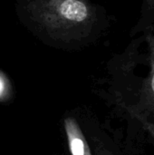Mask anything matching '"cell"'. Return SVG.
<instances>
[{"instance_id":"6da1fadb","label":"cell","mask_w":154,"mask_h":155,"mask_svg":"<svg viewBox=\"0 0 154 155\" xmlns=\"http://www.w3.org/2000/svg\"><path fill=\"white\" fill-rule=\"evenodd\" d=\"M25 10L47 41L66 50L94 43L109 25L105 10L93 0H28Z\"/></svg>"},{"instance_id":"7a4b0ae2","label":"cell","mask_w":154,"mask_h":155,"mask_svg":"<svg viewBox=\"0 0 154 155\" xmlns=\"http://www.w3.org/2000/svg\"><path fill=\"white\" fill-rule=\"evenodd\" d=\"M126 48L109 62L112 73H140L139 99L154 116V15L142 27L132 30Z\"/></svg>"},{"instance_id":"3957f363","label":"cell","mask_w":154,"mask_h":155,"mask_svg":"<svg viewBox=\"0 0 154 155\" xmlns=\"http://www.w3.org/2000/svg\"><path fill=\"white\" fill-rule=\"evenodd\" d=\"M64 127L71 154L92 155L88 142L86 141L80 125L74 118H65L64 121Z\"/></svg>"},{"instance_id":"277c9868","label":"cell","mask_w":154,"mask_h":155,"mask_svg":"<svg viewBox=\"0 0 154 155\" xmlns=\"http://www.w3.org/2000/svg\"><path fill=\"white\" fill-rule=\"evenodd\" d=\"M154 15V0H143L140 17L133 29H138L144 25Z\"/></svg>"},{"instance_id":"5b68a950","label":"cell","mask_w":154,"mask_h":155,"mask_svg":"<svg viewBox=\"0 0 154 155\" xmlns=\"http://www.w3.org/2000/svg\"><path fill=\"white\" fill-rule=\"evenodd\" d=\"M12 95V85L6 75L0 71V102H5Z\"/></svg>"},{"instance_id":"8992f818","label":"cell","mask_w":154,"mask_h":155,"mask_svg":"<svg viewBox=\"0 0 154 155\" xmlns=\"http://www.w3.org/2000/svg\"><path fill=\"white\" fill-rule=\"evenodd\" d=\"M132 112L133 113V114L136 116V118L142 123L143 128L149 133V134L153 138L154 140V123H152L150 121H148L147 119H145L141 114H139L137 111H134V110H132Z\"/></svg>"},{"instance_id":"52a82bcc","label":"cell","mask_w":154,"mask_h":155,"mask_svg":"<svg viewBox=\"0 0 154 155\" xmlns=\"http://www.w3.org/2000/svg\"><path fill=\"white\" fill-rule=\"evenodd\" d=\"M95 152H96V155H116L103 146H97L95 149Z\"/></svg>"}]
</instances>
